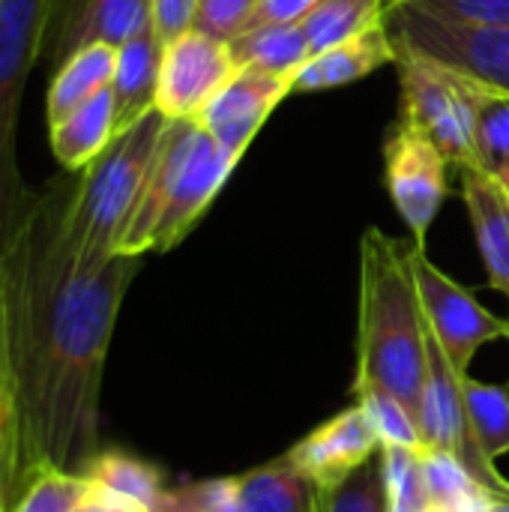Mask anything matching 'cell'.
I'll return each mask as SVG.
<instances>
[{
    "mask_svg": "<svg viewBox=\"0 0 509 512\" xmlns=\"http://www.w3.org/2000/svg\"><path fill=\"white\" fill-rule=\"evenodd\" d=\"M459 387L480 450L492 462H498L509 453V393L504 387L474 381L471 375H462Z\"/></svg>",
    "mask_w": 509,
    "mask_h": 512,
    "instance_id": "24",
    "label": "cell"
},
{
    "mask_svg": "<svg viewBox=\"0 0 509 512\" xmlns=\"http://www.w3.org/2000/svg\"><path fill=\"white\" fill-rule=\"evenodd\" d=\"M234 72L231 45L192 27L162 45L156 108L168 120H198Z\"/></svg>",
    "mask_w": 509,
    "mask_h": 512,
    "instance_id": "11",
    "label": "cell"
},
{
    "mask_svg": "<svg viewBox=\"0 0 509 512\" xmlns=\"http://www.w3.org/2000/svg\"><path fill=\"white\" fill-rule=\"evenodd\" d=\"M462 198L471 216L489 285L509 300V198L504 186L480 171L462 168Z\"/></svg>",
    "mask_w": 509,
    "mask_h": 512,
    "instance_id": "16",
    "label": "cell"
},
{
    "mask_svg": "<svg viewBox=\"0 0 509 512\" xmlns=\"http://www.w3.org/2000/svg\"><path fill=\"white\" fill-rule=\"evenodd\" d=\"M69 180L33 192L0 243V366L12 396L15 495L42 468L81 474L99 447V393L135 255L84 261L63 222Z\"/></svg>",
    "mask_w": 509,
    "mask_h": 512,
    "instance_id": "1",
    "label": "cell"
},
{
    "mask_svg": "<svg viewBox=\"0 0 509 512\" xmlns=\"http://www.w3.org/2000/svg\"><path fill=\"white\" fill-rule=\"evenodd\" d=\"M495 180H498V183L504 186V192H507V198H509V165L504 168V171H501V174H495Z\"/></svg>",
    "mask_w": 509,
    "mask_h": 512,
    "instance_id": "39",
    "label": "cell"
},
{
    "mask_svg": "<svg viewBox=\"0 0 509 512\" xmlns=\"http://www.w3.org/2000/svg\"><path fill=\"white\" fill-rule=\"evenodd\" d=\"M48 0H0V243L15 231L33 192L18 171V111L27 75L42 57Z\"/></svg>",
    "mask_w": 509,
    "mask_h": 512,
    "instance_id": "5",
    "label": "cell"
},
{
    "mask_svg": "<svg viewBox=\"0 0 509 512\" xmlns=\"http://www.w3.org/2000/svg\"><path fill=\"white\" fill-rule=\"evenodd\" d=\"M381 453V438L363 411V405H351L300 438L282 459L297 468L306 480L315 483L318 492H327L348 480L360 465Z\"/></svg>",
    "mask_w": 509,
    "mask_h": 512,
    "instance_id": "13",
    "label": "cell"
},
{
    "mask_svg": "<svg viewBox=\"0 0 509 512\" xmlns=\"http://www.w3.org/2000/svg\"><path fill=\"white\" fill-rule=\"evenodd\" d=\"M162 45L165 42L150 27L117 48V66L111 81V93L117 105V132L156 108Z\"/></svg>",
    "mask_w": 509,
    "mask_h": 512,
    "instance_id": "18",
    "label": "cell"
},
{
    "mask_svg": "<svg viewBox=\"0 0 509 512\" xmlns=\"http://www.w3.org/2000/svg\"><path fill=\"white\" fill-rule=\"evenodd\" d=\"M114 66H117V48L111 45H87L69 54L54 66L51 84H48V120H57L69 114L72 108L84 105L96 93L108 90L114 81Z\"/></svg>",
    "mask_w": 509,
    "mask_h": 512,
    "instance_id": "20",
    "label": "cell"
},
{
    "mask_svg": "<svg viewBox=\"0 0 509 512\" xmlns=\"http://www.w3.org/2000/svg\"><path fill=\"white\" fill-rule=\"evenodd\" d=\"M321 0H258V9L249 21V27L258 24H297L303 21ZM246 27V30H249Z\"/></svg>",
    "mask_w": 509,
    "mask_h": 512,
    "instance_id": "33",
    "label": "cell"
},
{
    "mask_svg": "<svg viewBox=\"0 0 509 512\" xmlns=\"http://www.w3.org/2000/svg\"><path fill=\"white\" fill-rule=\"evenodd\" d=\"M468 372H459L450 357L444 354L435 333L426 327V384H423V402H420V435H423V453H447L453 456L486 492L495 498H509V480L498 474L495 462L480 450L468 408L462 399L459 378Z\"/></svg>",
    "mask_w": 509,
    "mask_h": 512,
    "instance_id": "8",
    "label": "cell"
},
{
    "mask_svg": "<svg viewBox=\"0 0 509 512\" xmlns=\"http://www.w3.org/2000/svg\"><path fill=\"white\" fill-rule=\"evenodd\" d=\"M240 512H318V489L285 459L234 477Z\"/></svg>",
    "mask_w": 509,
    "mask_h": 512,
    "instance_id": "19",
    "label": "cell"
},
{
    "mask_svg": "<svg viewBox=\"0 0 509 512\" xmlns=\"http://www.w3.org/2000/svg\"><path fill=\"white\" fill-rule=\"evenodd\" d=\"M291 75H270L261 69H237L234 78L207 102L198 123L231 156L243 159L276 105L291 96Z\"/></svg>",
    "mask_w": 509,
    "mask_h": 512,
    "instance_id": "14",
    "label": "cell"
},
{
    "mask_svg": "<svg viewBox=\"0 0 509 512\" xmlns=\"http://www.w3.org/2000/svg\"><path fill=\"white\" fill-rule=\"evenodd\" d=\"M390 0H321L300 24L312 54H321L384 21Z\"/></svg>",
    "mask_w": 509,
    "mask_h": 512,
    "instance_id": "23",
    "label": "cell"
},
{
    "mask_svg": "<svg viewBox=\"0 0 509 512\" xmlns=\"http://www.w3.org/2000/svg\"><path fill=\"white\" fill-rule=\"evenodd\" d=\"M255 9L258 0H201L195 12V30L231 42L249 27Z\"/></svg>",
    "mask_w": 509,
    "mask_h": 512,
    "instance_id": "30",
    "label": "cell"
},
{
    "mask_svg": "<svg viewBox=\"0 0 509 512\" xmlns=\"http://www.w3.org/2000/svg\"><path fill=\"white\" fill-rule=\"evenodd\" d=\"M201 0H150V21L162 42L195 27V12Z\"/></svg>",
    "mask_w": 509,
    "mask_h": 512,
    "instance_id": "32",
    "label": "cell"
},
{
    "mask_svg": "<svg viewBox=\"0 0 509 512\" xmlns=\"http://www.w3.org/2000/svg\"><path fill=\"white\" fill-rule=\"evenodd\" d=\"M489 512H509V498H492L489 501Z\"/></svg>",
    "mask_w": 509,
    "mask_h": 512,
    "instance_id": "38",
    "label": "cell"
},
{
    "mask_svg": "<svg viewBox=\"0 0 509 512\" xmlns=\"http://www.w3.org/2000/svg\"><path fill=\"white\" fill-rule=\"evenodd\" d=\"M165 126L168 117L159 108L147 111L141 120L120 129L105 153L69 180L63 222L84 261L99 264L117 255L123 231L147 186Z\"/></svg>",
    "mask_w": 509,
    "mask_h": 512,
    "instance_id": "4",
    "label": "cell"
},
{
    "mask_svg": "<svg viewBox=\"0 0 509 512\" xmlns=\"http://www.w3.org/2000/svg\"><path fill=\"white\" fill-rule=\"evenodd\" d=\"M12 435V396H9V387H6V378H3V366H0V441Z\"/></svg>",
    "mask_w": 509,
    "mask_h": 512,
    "instance_id": "35",
    "label": "cell"
},
{
    "mask_svg": "<svg viewBox=\"0 0 509 512\" xmlns=\"http://www.w3.org/2000/svg\"><path fill=\"white\" fill-rule=\"evenodd\" d=\"M447 168L450 159L441 147L420 126L399 117L384 141V183L420 249H426L429 228L447 201Z\"/></svg>",
    "mask_w": 509,
    "mask_h": 512,
    "instance_id": "10",
    "label": "cell"
},
{
    "mask_svg": "<svg viewBox=\"0 0 509 512\" xmlns=\"http://www.w3.org/2000/svg\"><path fill=\"white\" fill-rule=\"evenodd\" d=\"M396 66L402 87L399 117L420 126L459 171L477 168L474 117L483 87L456 69L411 51H396Z\"/></svg>",
    "mask_w": 509,
    "mask_h": 512,
    "instance_id": "7",
    "label": "cell"
},
{
    "mask_svg": "<svg viewBox=\"0 0 509 512\" xmlns=\"http://www.w3.org/2000/svg\"><path fill=\"white\" fill-rule=\"evenodd\" d=\"M408 3H414L432 15H441V18L509 30V0H408Z\"/></svg>",
    "mask_w": 509,
    "mask_h": 512,
    "instance_id": "31",
    "label": "cell"
},
{
    "mask_svg": "<svg viewBox=\"0 0 509 512\" xmlns=\"http://www.w3.org/2000/svg\"><path fill=\"white\" fill-rule=\"evenodd\" d=\"M153 512H240L234 477L198 480V483L168 489Z\"/></svg>",
    "mask_w": 509,
    "mask_h": 512,
    "instance_id": "29",
    "label": "cell"
},
{
    "mask_svg": "<svg viewBox=\"0 0 509 512\" xmlns=\"http://www.w3.org/2000/svg\"><path fill=\"white\" fill-rule=\"evenodd\" d=\"M318 512H390L381 456L360 465L339 486L318 492Z\"/></svg>",
    "mask_w": 509,
    "mask_h": 512,
    "instance_id": "26",
    "label": "cell"
},
{
    "mask_svg": "<svg viewBox=\"0 0 509 512\" xmlns=\"http://www.w3.org/2000/svg\"><path fill=\"white\" fill-rule=\"evenodd\" d=\"M411 270L417 279L426 327L435 333L444 354L459 372L471 369L483 345L509 339V321L492 315L465 285L435 267L426 249L411 246Z\"/></svg>",
    "mask_w": 509,
    "mask_h": 512,
    "instance_id": "9",
    "label": "cell"
},
{
    "mask_svg": "<svg viewBox=\"0 0 509 512\" xmlns=\"http://www.w3.org/2000/svg\"><path fill=\"white\" fill-rule=\"evenodd\" d=\"M237 168L198 120H168L141 201L123 231L117 255L171 252L201 222Z\"/></svg>",
    "mask_w": 509,
    "mask_h": 512,
    "instance_id": "3",
    "label": "cell"
},
{
    "mask_svg": "<svg viewBox=\"0 0 509 512\" xmlns=\"http://www.w3.org/2000/svg\"><path fill=\"white\" fill-rule=\"evenodd\" d=\"M426 384V318L411 270V243L366 228L360 237V315L354 396L384 390L420 423Z\"/></svg>",
    "mask_w": 509,
    "mask_h": 512,
    "instance_id": "2",
    "label": "cell"
},
{
    "mask_svg": "<svg viewBox=\"0 0 509 512\" xmlns=\"http://www.w3.org/2000/svg\"><path fill=\"white\" fill-rule=\"evenodd\" d=\"M69 512H102V489L99 486H87V492L78 498V504Z\"/></svg>",
    "mask_w": 509,
    "mask_h": 512,
    "instance_id": "37",
    "label": "cell"
},
{
    "mask_svg": "<svg viewBox=\"0 0 509 512\" xmlns=\"http://www.w3.org/2000/svg\"><path fill=\"white\" fill-rule=\"evenodd\" d=\"M384 63H396V45H393L387 21L339 42L321 54H312L303 63V69L294 75L291 93H318V90L345 87L351 81L372 75Z\"/></svg>",
    "mask_w": 509,
    "mask_h": 512,
    "instance_id": "15",
    "label": "cell"
},
{
    "mask_svg": "<svg viewBox=\"0 0 509 512\" xmlns=\"http://www.w3.org/2000/svg\"><path fill=\"white\" fill-rule=\"evenodd\" d=\"M357 405H363V411L369 414L381 438V447H405V450L423 453L420 423L396 396L384 390H366V393H357Z\"/></svg>",
    "mask_w": 509,
    "mask_h": 512,
    "instance_id": "28",
    "label": "cell"
},
{
    "mask_svg": "<svg viewBox=\"0 0 509 512\" xmlns=\"http://www.w3.org/2000/svg\"><path fill=\"white\" fill-rule=\"evenodd\" d=\"M93 486L138 501L147 510H156V504L162 501V495L168 492L165 486V474L159 465L126 453V450H99L81 471Z\"/></svg>",
    "mask_w": 509,
    "mask_h": 512,
    "instance_id": "22",
    "label": "cell"
},
{
    "mask_svg": "<svg viewBox=\"0 0 509 512\" xmlns=\"http://www.w3.org/2000/svg\"><path fill=\"white\" fill-rule=\"evenodd\" d=\"M150 27V0H48L42 57L57 66L78 48H120Z\"/></svg>",
    "mask_w": 509,
    "mask_h": 512,
    "instance_id": "12",
    "label": "cell"
},
{
    "mask_svg": "<svg viewBox=\"0 0 509 512\" xmlns=\"http://www.w3.org/2000/svg\"><path fill=\"white\" fill-rule=\"evenodd\" d=\"M102 512H153L147 510L144 504L138 501H129V498H120V495H111L102 489Z\"/></svg>",
    "mask_w": 509,
    "mask_h": 512,
    "instance_id": "36",
    "label": "cell"
},
{
    "mask_svg": "<svg viewBox=\"0 0 509 512\" xmlns=\"http://www.w3.org/2000/svg\"><path fill=\"white\" fill-rule=\"evenodd\" d=\"M237 69H261L270 75H297L312 57L303 24H258L228 42Z\"/></svg>",
    "mask_w": 509,
    "mask_h": 512,
    "instance_id": "21",
    "label": "cell"
},
{
    "mask_svg": "<svg viewBox=\"0 0 509 512\" xmlns=\"http://www.w3.org/2000/svg\"><path fill=\"white\" fill-rule=\"evenodd\" d=\"M90 480L75 471L42 468L15 495L9 512H69L87 492Z\"/></svg>",
    "mask_w": 509,
    "mask_h": 512,
    "instance_id": "27",
    "label": "cell"
},
{
    "mask_svg": "<svg viewBox=\"0 0 509 512\" xmlns=\"http://www.w3.org/2000/svg\"><path fill=\"white\" fill-rule=\"evenodd\" d=\"M396 51H411L509 96V30L432 15L408 0H390L384 15Z\"/></svg>",
    "mask_w": 509,
    "mask_h": 512,
    "instance_id": "6",
    "label": "cell"
},
{
    "mask_svg": "<svg viewBox=\"0 0 509 512\" xmlns=\"http://www.w3.org/2000/svg\"><path fill=\"white\" fill-rule=\"evenodd\" d=\"M483 87V84H480ZM474 153L477 168L486 174H501L509 165V96L483 87L474 117Z\"/></svg>",
    "mask_w": 509,
    "mask_h": 512,
    "instance_id": "25",
    "label": "cell"
},
{
    "mask_svg": "<svg viewBox=\"0 0 509 512\" xmlns=\"http://www.w3.org/2000/svg\"><path fill=\"white\" fill-rule=\"evenodd\" d=\"M117 135V105L111 87L87 99L84 105L72 108L69 114L48 120V141L51 153L63 171L78 174L90 162H96L105 147Z\"/></svg>",
    "mask_w": 509,
    "mask_h": 512,
    "instance_id": "17",
    "label": "cell"
},
{
    "mask_svg": "<svg viewBox=\"0 0 509 512\" xmlns=\"http://www.w3.org/2000/svg\"><path fill=\"white\" fill-rule=\"evenodd\" d=\"M15 501V438L0 441V512H9Z\"/></svg>",
    "mask_w": 509,
    "mask_h": 512,
    "instance_id": "34",
    "label": "cell"
}]
</instances>
